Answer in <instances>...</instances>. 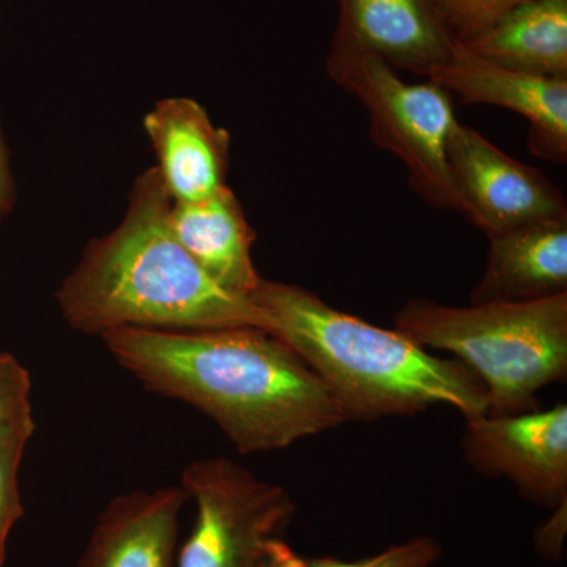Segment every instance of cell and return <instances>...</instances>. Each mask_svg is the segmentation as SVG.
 Instances as JSON below:
<instances>
[{
	"instance_id": "obj_1",
	"label": "cell",
	"mask_w": 567,
	"mask_h": 567,
	"mask_svg": "<svg viewBox=\"0 0 567 567\" xmlns=\"http://www.w3.org/2000/svg\"><path fill=\"white\" fill-rule=\"evenodd\" d=\"M100 338L142 385L203 412L241 454L284 450L346 423L322 380L262 328L123 327Z\"/></svg>"
},
{
	"instance_id": "obj_2",
	"label": "cell",
	"mask_w": 567,
	"mask_h": 567,
	"mask_svg": "<svg viewBox=\"0 0 567 567\" xmlns=\"http://www.w3.org/2000/svg\"><path fill=\"white\" fill-rule=\"evenodd\" d=\"M171 204L156 167L137 178L121 226L91 241L59 289L66 323L99 336L123 327H256L274 334V319L262 306L223 289L175 240Z\"/></svg>"
},
{
	"instance_id": "obj_3",
	"label": "cell",
	"mask_w": 567,
	"mask_h": 567,
	"mask_svg": "<svg viewBox=\"0 0 567 567\" xmlns=\"http://www.w3.org/2000/svg\"><path fill=\"white\" fill-rule=\"evenodd\" d=\"M274 334L322 380L346 421L412 416L434 405L486 415L487 391L456 358L432 354L401 331L339 311L319 295L262 279L251 295Z\"/></svg>"
},
{
	"instance_id": "obj_4",
	"label": "cell",
	"mask_w": 567,
	"mask_h": 567,
	"mask_svg": "<svg viewBox=\"0 0 567 567\" xmlns=\"http://www.w3.org/2000/svg\"><path fill=\"white\" fill-rule=\"evenodd\" d=\"M394 328L475 372L486 386L487 415L540 409V391L567 379V292L525 303L410 300Z\"/></svg>"
},
{
	"instance_id": "obj_5",
	"label": "cell",
	"mask_w": 567,
	"mask_h": 567,
	"mask_svg": "<svg viewBox=\"0 0 567 567\" xmlns=\"http://www.w3.org/2000/svg\"><path fill=\"white\" fill-rule=\"evenodd\" d=\"M328 76L364 104L369 134L406 169L417 196L443 210H456L447 167V141L456 126L453 95L435 82L410 84L372 54L331 51Z\"/></svg>"
},
{
	"instance_id": "obj_6",
	"label": "cell",
	"mask_w": 567,
	"mask_h": 567,
	"mask_svg": "<svg viewBox=\"0 0 567 567\" xmlns=\"http://www.w3.org/2000/svg\"><path fill=\"white\" fill-rule=\"evenodd\" d=\"M181 486L197 506L177 567H259L268 544L292 525L297 505L287 488L226 457L194 461Z\"/></svg>"
},
{
	"instance_id": "obj_7",
	"label": "cell",
	"mask_w": 567,
	"mask_h": 567,
	"mask_svg": "<svg viewBox=\"0 0 567 567\" xmlns=\"http://www.w3.org/2000/svg\"><path fill=\"white\" fill-rule=\"evenodd\" d=\"M447 167L456 210L488 238L567 218L565 196L543 171L507 155L472 126L457 122L451 132Z\"/></svg>"
},
{
	"instance_id": "obj_8",
	"label": "cell",
	"mask_w": 567,
	"mask_h": 567,
	"mask_svg": "<svg viewBox=\"0 0 567 567\" xmlns=\"http://www.w3.org/2000/svg\"><path fill=\"white\" fill-rule=\"evenodd\" d=\"M465 461L488 477H506L518 494L551 511L567 502V405L520 415L465 420Z\"/></svg>"
},
{
	"instance_id": "obj_9",
	"label": "cell",
	"mask_w": 567,
	"mask_h": 567,
	"mask_svg": "<svg viewBox=\"0 0 567 567\" xmlns=\"http://www.w3.org/2000/svg\"><path fill=\"white\" fill-rule=\"evenodd\" d=\"M427 80L462 103L516 112L528 122L529 148L535 155L551 163L567 162V80L505 69L458 41Z\"/></svg>"
},
{
	"instance_id": "obj_10",
	"label": "cell",
	"mask_w": 567,
	"mask_h": 567,
	"mask_svg": "<svg viewBox=\"0 0 567 567\" xmlns=\"http://www.w3.org/2000/svg\"><path fill=\"white\" fill-rule=\"evenodd\" d=\"M338 2L331 51L377 55L394 70L429 78L456 43L432 0Z\"/></svg>"
},
{
	"instance_id": "obj_11",
	"label": "cell",
	"mask_w": 567,
	"mask_h": 567,
	"mask_svg": "<svg viewBox=\"0 0 567 567\" xmlns=\"http://www.w3.org/2000/svg\"><path fill=\"white\" fill-rule=\"evenodd\" d=\"M185 488L115 496L96 518L78 567H177Z\"/></svg>"
},
{
	"instance_id": "obj_12",
	"label": "cell",
	"mask_w": 567,
	"mask_h": 567,
	"mask_svg": "<svg viewBox=\"0 0 567 567\" xmlns=\"http://www.w3.org/2000/svg\"><path fill=\"white\" fill-rule=\"evenodd\" d=\"M159 175L174 203H192L226 185L230 136L189 99L163 100L144 121Z\"/></svg>"
},
{
	"instance_id": "obj_13",
	"label": "cell",
	"mask_w": 567,
	"mask_h": 567,
	"mask_svg": "<svg viewBox=\"0 0 567 567\" xmlns=\"http://www.w3.org/2000/svg\"><path fill=\"white\" fill-rule=\"evenodd\" d=\"M486 268L470 305L525 303L567 292V218L488 238Z\"/></svg>"
},
{
	"instance_id": "obj_14",
	"label": "cell",
	"mask_w": 567,
	"mask_h": 567,
	"mask_svg": "<svg viewBox=\"0 0 567 567\" xmlns=\"http://www.w3.org/2000/svg\"><path fill=\"white\" fill-rule=\"evenodd\" d=\"M167 221L175 240L213 281L229 292L251 297L264 279L251 257L256 233L229 186L205 199L173 200Z\"/></svg>"
},
{
	"instance_id": "obj_15",
	"label": "cell",
	"mask_w": 567,
	"mask_h": 567,
	"mask_svg": "<svg viewBox=\"0 0 567 567\" xmlns=\"http://www.w3.org/2000/svg\"><path fill=\"white\" fill-rule=\"evenodd\" d=\"M462 44L505 69L567 80V0H529Z\"/></svg>"
},
{
	"instance_id": "obj_16",
	"label": "cell",
	"mask_w": 567,
	"mask_h": 567,
	"mask_svg": "<svg viewBox=\"0 0 567 567\" xmlns=\"http://www.w3.org/2000/svg\"><path fill=\"white\" fill-rule=\"evenodd\" d=\"M442 555V544L435 537L425 535L360 559L303 557L282 537H278L268 544L259 567H435Z\"/></svg>"
},
{
	"instance_id": "obj_17",
	"label": "cell",
	"mask_w": 567,
	"mask_h": 567,
	"mask_svg": "<svg viewBox=\"0 0 567 567\" xmlns=\"http://www.w3.org/2000/svg\"><path fill=\"white\" fill-rule=\"evenodd\" d=\"M35 432L33 416L0 427V567L6 565L7 546L14 525L24 516L20 470L25 447Z\"/></svg>"
},
{
	"instance_id": "obj_18",
	"label": "cell",
	"mask_w": 567,
	"mask_h": 567,
	"mask_svg": "<svg viewBox=\"0 0 567 567\" xmlns=\"http://www.w3.org/2000/svg\"><path fill=\"white\" fill-rule=\"evenodd\" d=\"M432 2L454 40L458 43H468L529 0H432Z\"/></svg>"
},
{
	"instance_id": "obj_19",
	"label": "cell",
	"mask_w": 567,
	"mask_h": 567,
	"mask_svg": "<svg viewBox=\"0 0 567 567\" xmlns=\"http://www.w3.org/2000/svg\"><path fill=\"white\" fill-rule=\"evenodd\" d=\"M32 380L10 353H0V427L32 415Z\"/></svg>"
},
{
	"instance_id": "obj_20",
	"label": "cell",
	"mask_w": 567,
	"mask_h": 567,
	"mask_svg": "<svg viewBox=\"0 0 567 567\" xmlns=\"http://www.w3.org/2000/svg\"><path fill=\"white\" fill-rule=\"evenodd\" d=\"M550 513L551 516L548 517L546 524L537 529L535 543L540 557L558 561L563 555V544H565L567 502H563L561 505L554 507Z\"/></svg>"
},
{
	"instance_id": "obj_21",
	"label": "cell",
	"mask_w": 567,
	"mask_h": 567,
	"mask_svg": "<svg viewBox=\"0 0 567 567\" xmlns=\"http://www.w3.org/2000/svg\"><path fill=\"white\" fill-rule=\"evenodd\" d=\"M14 203L13 183L7 162L6 148H3L2 140H0V223L9 215L11 205Z\"/></svg>"
}]
</instances>
